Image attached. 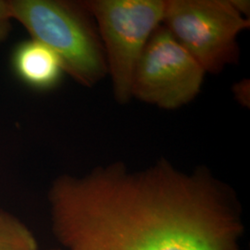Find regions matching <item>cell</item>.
Here are the masks:
<instances>
[{"mask_svg":"<svg viewBox=\"0 0 250 250\" xmlns=\"http://www.w3.org/2000/svg\"><path fill=\"white\" fill-rule=\"evenodd\" d=\"M206 72L161 24L152 34L134 73L132 96L163 109H176L197 98Z\"/></svg>","mask_w":250,"mask_h":250,"instance_id":"obj_5","label":"cell"},{"mask_svg":"<svg viewBox=\"0 0 250 250\" xmlns=\"http://www.w3.org/2000/svg\"><path fill=\"white\" fill-rule=\"evenodd\" d=\"M9 5L12 19L57 54L65 73L81 85L93 87L107 75L98 29L83 2L9 0Z\"/></svg>","mask_w":250,"mask_h":250,"instance_id":"obj_2","label":"cell"},{"mask_svg":"<svg viewBox=\"0 0 250 250\" xmlns=\"http://www.w3.org/2000/svg\"><path fill=\"white\" fill-rule=\"evenodd\" d=\"M234 9H236L244 17L250 19V1L246 0H230Z\"/></svg>","mask_w":250,"mask_h":250,"instance_id":"obj_10","label":"cell"},{"mask_svg":"<svg viewBox=\"0 0 250 250\" xmlns=\"http://www.w3.org/2000/svg\"><path fill=\"white\" fill-rule=\"evenodd\" d=\"M10 66L22 83L41 92L57 87L65 73L57 54L32 38L20 42L13 48Z\"/></svg>","mask_w":250,"mask_h":250,"instance_id":"obj_6","label":"cell"},{"mask_svg":"<svg viewBox=\"0 0 250 250\" xmlns=\"http://www.w3.org/2000/svg\"></svg>","mask_w":250,"mask_h":250,"instance_id":"obj_11","label":"cell"},{"mask_svg":"<svg viewBox=\"0 0 250 250\" xmlns=\"http://www.w3.org/2000/svg\"><path fill=\"white\" fill-rule=\"evenodd\" d=\"M232 93L235 99L244 107H250V80L244 79L232 86Z\"/></svg>","mask_w":250,"mask_h":250,"instance_id":"obj_9","label":"cell"},{"mask_svg":"<svg viewBox=\"0 0 250 250\" xmlns=\"http://www.w3.org/2000/svg\"><path fill=\"white\" fill-rule=\"evenodd\" d=\"M96 23L110 75L114 99H133L134 73L152 34L162 24L165 0L83 1Z\"/></svg>","mask_w":250,"mask_h":250,"instance_id":"obj_3","label":"cell"},{"mask_svg":"<svg viewBox=\"0 0 250 250\" xmlns=\"http://www.w3.org/2000/svg\"><path fill=\"white\" fill-rule=\"evenodd\" d=\"M0 250H38L34 233L19 218L0 208Z\"/></svg>","mask_w":250,"mask_h":250,"instance_id":"obj_7","label":"cell"},{"mask_svg":"<svg viewBox=\"0 0 250 250\" xmlns=\"http://www.w3.org/2000/svg\"><path fill=\"white\" fill-rule=\"evenodd\" d=\"M12 21L9 1L0 0V44L9 37Z\"/></svg>","mask_w":250,"mask_h":250,"instance_id":"obj_8","label":"cell"},{"mask_svg":"<svg viewBox=\"0 0 250 250\" xmlns=\"http://www.w3.org/2000/svg\"><path fill=\"white\" fill-rule=\"evenodd\" d=\"M47 199L55 238L67 250H239L236 193L206 167L167 160L144 170L117 161L55 179Z\"/></svg>","mask_w":250,"mask_h":250,"instance_id":"obj_1","label":"cell"},{"mask_svg":"<svg viewBox=\"0 0 250 250\" xmlns=\"http://www.w3.org/2000/svg\"><path fill=\"white\" fill-rule=\"evenodd\" d=\"M162 24L207 72L239 62L237 38L250 29L230 0H165Z\"/></svg>","mask_w":250,"mask_h":250,"instance_id":"obj_4","label":"cell"}]
</instances>
